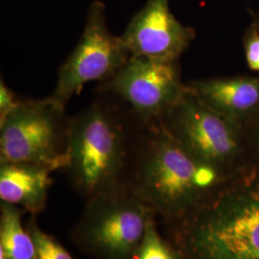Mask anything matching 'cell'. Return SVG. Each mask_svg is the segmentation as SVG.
Segmentation results:
<instances>
[{
    "instance_id": "1",
    "label": "cell",
    "mask_w": 259,
    "mask_h": 259,
    "mask_svg": "<svg viewBox=\"0 0 259 259\" xmlns=\"http://www.w3.org/2000/svg\"><path fill=\"white\" fill-rule=\"evenodd\" d=\"M96 94L71 117L64 168L89 203L131 190L149 124L113 94Z\"/></svg>"
},
{
    "instance_id": "2",
    "label": "cell",
    "mask_w": 259,
    "mask_h": 259,
    "mask_svg": "<svg viewBox=\"0 0 259 259\" xmlns=\"http://www.w3.org/2000/svg\"><path fill=\"white\" fill-rule=\"evenodd\" d=\"M223 175L152 121L140 148L131 191L152 212L187 218L212 197Z\"/></svg>"
},
{
    "instance_id": "3",
    "label": "cell",
    "mask_w": 259,
    "mask_h": 259,
    "mask_svg": "<svg viewBox=\"0 0 259 259\" xmlns=\"http://www.w3.org/2000/svg\"><path fill=\"white\" fill-rule=\"evenodd\" d=\"M187 218L185 259H259V185L216 193Z\"/></svg>"
},
{
    "instance_id": "4",
    "label": "cell",
    "mask_w": 259,
    "mask_h": 259,
    "mask_svg": "<svg viewBox=\"0 0 259 259\" xmlns=\"http://www.w3.org/2000/svg\"><path fill=\"white\" fill-rule=\"evenodd\" d=\"M49 96L21 99L0 122V163L23 162L65 168L71 117Z\"/></svg>"
},
{
    "instance_id": "5",
    "label": "cell",
    "mask_w": 259,
    "mask_h": 259,
    "mask_svg": "<svg viewBox=\"0 0 259 259\" xmlns=\"http://www.w3.org/2000/svg\"><path fill=\"white\" fill-rule=\"evenodd\" d=\"M131 56L121 36H115L109 30L105 5L99 1L93 2L80 39L58 69L55 88L49 97L66 108L87 83L109 80Z\"/></svg>"
},
{
    "instance_id": "6",
    "label": "cell",
    "mask_w": 259,
    "mask_h": 259,
    "mask_svg": "<svg viewBox=\"0 0 259 259\" xmlns=\"http://www.w3.org/2000/svg\"><path fill=\"white\" fill-rule=\"evenodd\" d=\"M77 237L84 249L102 259H135L152 211L126 191L89 203Z\"/></svg>"
},
{
    "instance_id": "7",
    "label": "cell",
    "mask_w": 259,
    "mask_h": 259,
    "mask_svg": "<svg viewBox=\"0 0 259 259\" xmlns=\"http://www.w3.org/2000/svg\"><path fill=\"white\" fill-rule=\"evenodd\" d=\"M157 122L191 155L223 173L240 155L235 122L209 109L187 87L179 102Z\"/></svg>"
},
{
    "instance_id": "8",
    "label": "cell",
    "mask_w": 259,
    "mask_h": 259,
    "mask_svg": "<svg viewBox=\"0 0 259 259\" xmlns=\"http://www.w3.org/2000/svg\"><path fill=\"white\" fill-rule=\"evenodd\" d=\"M96 92L118 97L146 122L157 121L173 108L186 92L177 61H159L132 55Z\"/></svg>"
},
{
    "instance_id": "9",
    "label": "cell",
    "mask_w": 259,
    "mask_h": 259,
    "mask_svg": "<svg viewBox=\"0 0 259 259\" xmlns=\"http://www.w3.org/2000/svg\"><path fill=\"white\" fill-rule=\"evenodd\" d=\"M121 37L132 55L177 61L189 47L194 31L175 18L169 0H147Z\"/></svg>"
},
{
    "instance_id": "10",
    "label": "cell",
    "mask_w": 259,
    "mask_h": 259,
    "mask_svg": "<svg viewBox=\"0 0 259 259\" xmlns=\"http://www.w3.org/2000/svg\"><path fill=\"white\" fill-rule=\"evenodd\" d=\"M186 87L209 109L233 122L259 108V78L205 79Z\"/></svg>"
},
{
    "instance_id": "11",
    "label": "cell",
    "mask_w": 259,
    "mask_h": 259,
    "mask_svg": "<svg viewBox=\"0 0 259 259\" xmlns=\"http://www.w3.org/2000/svg\"><path fill=\"white\" fill-rule=\"evenodd\" d=\"M50 168L32 163H0V199L31 213L41 211L52 185Z\"/></svg>"
},
{
    "instance_id": "12",
    "label": "cell",
    "mask_w": 259,
    "mask_h": 259,
    "mask_svg": "<svg viewBox=\"0 0 259 259\" xmlns=\"http://www.w3.org/2000/svg\"><path fill=\"white\" fill-rule=\"evenodd\" d=\"M24 209L1 202L0 250L7 259H36L34 241L22 225Z\"/></svg>"
},
{
    "instance_id": "13",
    "label": "cell",
    "mask_w": 259,
    "mask_h": 259,
    "mask_svg": "<svg viewBox=\"0 0 259 259\" xmlns=\"http://www.w3.org/2000/svg\"><path fill=\"white\" fill-rule=\"evenodd\" d=\"M135 259H185V257L161 237L151 217Z\"/></svg>"
},
{
    "instance_id": "14",
    "label": "cell",
    "mask_w": 259,
    "mask_h": 259,
    "mask_svg": "<svg viewBox=\"0 0 259 259\" xmlns=\"http://www.w3.org/2000/svg\"><path fill=\"white\" fill-rule=\"evenodd\" d=\"M27 229L34 241L36 259H74L58 241L42 232L36 223H30Z\"/></svg>"
},
{
    "instance_id": "15",
    "label": "cell",
    "mask_w": 259,
    "mask_h": 259,
    "mask_svg": "<svg viewBox=\"0 0 259 259\" xmlns=\"http://www.w3.org/2000/svg\"><path fill=\"white\" fill-rule=\"evenodd\" d=\"M245 53L249 67L259 72V31L254 26L245 37Z\"/></svg>"
},
{
    "instance_id": "16",
    "label": "cell",
    "mask_w": 259,
    "mask_h": 259,
    "mask_svg": "<svg viewBox=\"0 0 259 259\" xmlns=\"http://www.w3.org/2000/svg\"><path fill=\"white\" fill-rule=\"evenodd\" d=\"M19 96L1 79L0 82V122L4 120L19 104Z\"/></svg>"
},
{
    "instance_id": "17",
    "label": "cell",
    "mask_w": 259,
    "mask_h": 259,
    "mask_svg": "<svg viewBox=\"0 0 259 259\" xmlns=\"http://www.w3.org/2000/svg\"><path fill=\"white\" fill-rule=\"evenodd\" d=\"M0 259H7L4 254V251L2 250H0Z\"/></svg>"
}]
</instances>
